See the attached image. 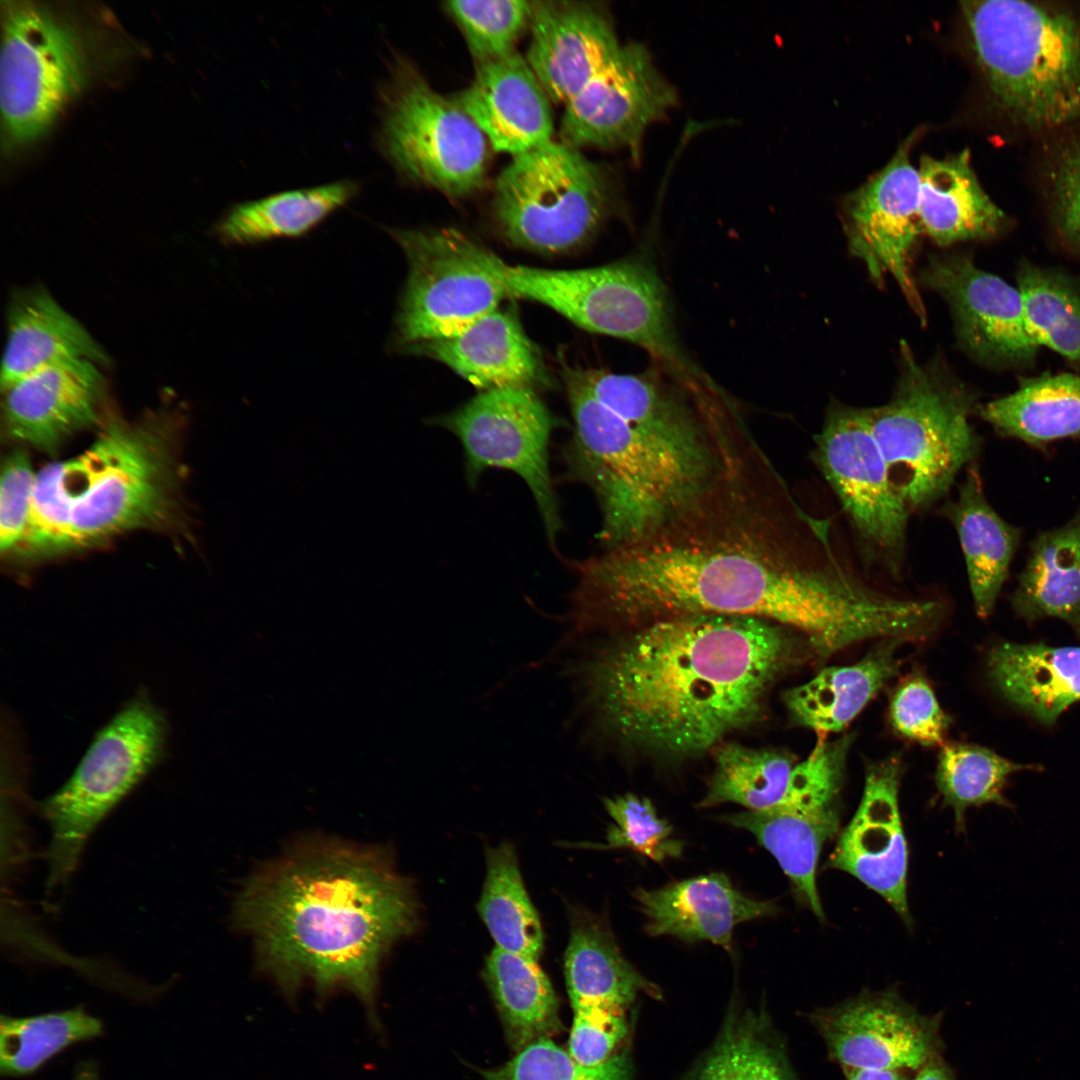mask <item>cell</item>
Instances as JSON below:
<instances>
[{"instance_id": "10", "label": "cell", "mask_w": 1080, "mask_h": 1080, "mask_svg": "<svg viewBox=\"0 0 1080 1080\" xmlns=\"http://www.w3.org/2000/svg\"><path fill=\"white\" fill-rule=\"evenodd\" d=\"M379 101L377 146L401 176L450 197L481 187L486 137L455 99L436 92L414 65L397 57Z\"/></svg>"}, {"instance_id": "41", "label": "cell", "mask_w": 1080, "mask_h": 1080, "mask_svg": "<svg viewBox=\"0 0 1080 1080\" xmlns=\"http://www.w3.org/2000/svg\"><path fill=\"white\" fill-rule=\"evenodd\" d=\"M102 1023L81 1008L0 1019V1072L7 1076L35 1072L66 1047L98 1037Z\"/></svg>"}, {"instance_id": "30", "label": "cell", "mask_w": 1080, "mask_h": 1080, "mask_svg": "<svg viewBox=\"0 0 1080 1080\" xmlns=\"http://www.w3.org/2000/svg\"><path fill=\"white\" fill-rule=\"evenodd\" d=\"M986 672L1002 698L1046 726L1080 701V647L1000 642Z\"/></svg>"}, {"instance_id": "23", "label": "cell", "mask_w": 1080, "mask_h": 1080, "mask_svg": "<svg viewBox=\"0 0 1080 1080\" xmlns=\"http://www.w3.org/2000/svg\"><path fill=\"white\" fill-rule=\"evenodd\" d=\"M96 364L85 359L59 363L2 389L7 434L50 452L94 424L103 384Z\"/></svg>"}, {"instance_id": "18", "label": "cell", "mask_w": 1080, "mask_h": 1080, "mask_svg": "<svg viewBox=\"0 0 1080 1080\" xmlns=\"http://www.w3.org/2000/svg\"><path fill=\"white\" fill-rule=\"evenodd\" d=\"M920 280L948 302L960 344L975 360L998 369L1034 363L1039 346L1018 288L960 254L931 257Z\"/></svg>"}, {"instance_id": "19", "label": "cell", "mask_w": 1080, "mask_h": 1080, "mask_svg": "<svg viewBox=\"0 0 1080 1080\" xmlns=\"http://www.w3.org/2000/svg\"><path fill=\"white\" fill-rule=\"evenodd\" d=\"M902 773L897 756L867 763L860 804L840 832L826 867L858 879L883 897L910 927L908 849L899 809Z\"/></svg>"}, {"instance_id": "2", "label": "cell", "mask_w": 1080, "mask_h": 1080, "mask_svg": "<svg viewBox=\"0 0 1080 1080\" xmlns=\"http://www.w3.org/2000/svg\"><path fill=\"white\" fill-rule=\"evenodd\" d=\"M582 670L599 729L669 762L695 759L757 723L785 672L813 655L776 622L690 614L625 628Z\"/></svg>"}, {"instance_id": "38", "label": "cell", "mask_w": 1080, "mask_h": 1080, "mask_svg": "<svg viewBox=\"0 0 1080 1080\" xmlns=\"http://www.w3.org/2000/svg\"><path fill=\"white\" fill-rule=\"evenodd\" d=\"M1016 277L1035 342L1080 366V281L1027 261L1019 265Z\"/></svg>"}, {"instance_id": "5", "label": "cell", "mask_w": 1080, "mask_h": 1080, "mask_svg": "<svg viewBox=\"0 0 1080 1080\" xmlns=\"http://www.w3.org/2000/svg\"><path fill=\"white\" fill-rule=\"evenodd\" d=\"M988 104L1035 142L1080 123V3L961 1Z\"/></svg>"}, {"instance_id": "34", "label": "cell", "mask_w": 1080, "mask_h": 1080, "mask_svg": "<svg viewBox=\"0 0 1080 1080\" xmlns=\"http://www.w3.org/2000/svg\"><path fill=\"white\" fill-rule=\"evenodd\" d=\"M359 188L358 182L345 179L238 203L220 220L216 232L230 245L299 237L347 205Z\"/></svg>"}, {"instance_id": "15", "label": "cell", "mask_w": 1080, "mask_h": 1080, "mask_svg": "<svg viewBox=\"0 0 1080 1080\" xmlns=\"http://www.w3.org/2000/svg\"><path fill=\"white\" fill-rule=\"evenodd\" d=\"M676 103L675 88L649 50L630 42L565 104L562 142L578 149L624 147L638 159L646 130Z\"/></svg>"}, {"instance_id": "32", "label": "cell", "mask_w": 1080, "mask_h": 1080, "mask_svg": "<svg viewBox=\"0 0 1080 1080\" xmlns=\"http://www.w3.org/2000/svg\"><path fill=\"white\" fill-rule=\"evenodd\" d=\"M1010 602L1028 623L1059 618L1080 637V508L1068 522L1031 541Z\"/></svg>"}, {"instance_id": "42", "label": "cell", "mask_w": 1080, "mask_h": 1080, "mask_svg": "<svg viewBox=\"0 0 1080 1080\" xmlns=\"http://www.w3.org/2000/svg\"><path fill=\"white\" fill-rule=\"evenodd\" d=\"M533 6V1L524 0H462L444 4L478 64L515 52V43L530 26Z\"/></svg>"}, {"instance_id": "20", "label": "cell", "mask_w": 1080, "mask_h": 1080, "mask_svg": "<svg viewBox=\"0 0 1080 1080\" xmlns=\"http://www.w3.org/2000/svg\"><path fill=\"white\" fill-rule=\"evenodd\" d=\"M564 973L573 1011L570 1032L578 1036H629L630 1012L640 994L662 998L660 988L623 956L607 926L590 915L573 920Z\"/></svg>"}, {"instance_id": "14", "label": "cell", "mask_w": 1080, "mask_h": 1080, "mask_svg": "<svg viewBox=\"0 0 1080 1080\" xmlns=\"http://www.w3.org/2000/svg\"><path fill=\"white\" fill-rule=\"evenodd\" d=\"M436 424L454 434L462 445L470 484L487 469L518 475L530 489L546 537L555 549L562 529L559 504L549 470V443L555 417L531 387L480 391Z\"/></svg>"}, {"instance_id": "44", "label": "cell", "mask_w": 1080, "mask_h": 1080, "mask_svg": "<svg viewBox=\"0 0 1080 1080\" xmlns=\"http://www.w3.org/2000/svg\"><path fill=\"white\" fill-rule=\"evenodd\" d=\"M604 807L614 820L607 832L609 847L630 849L659 863L681 855L683 843L671 837L672 826L648 798L627 793L604 799Z\"/></svg>"}, {"instance_id": "16", "label": "cell", "mask_w": 1080, "mask_h": 1080, "mask_svg": "<svg viewBox=\"0 0 1080 1080\" xmlns=\"http://www.w3.org/2000/svg\"><path fill=\"white\" fill-rule=\"evenodd\" d=\"M915 135L900 144L890 161L843 200L850 252L878 282L891 275L924 324L926 310L910 271V255L921 231L920 176L910 162Z\"/></svg>"}, {"instance_id": "37", "label": "cell", "mask_w": 1080, "mask_h": 1080, "mask_svg": "<svg viewBox=\"0 0 1080 1080\" xmlns=\"http://www.w3.org/2000/svg\"><path fill=\"white\" fill-rule=\"evenodd\" d=\"M713 752L715 769L701 807L732 802L762 811L787 796L798 762L789 753L733 742H723Z\"/></svg>"}, {"instance_id": "21", "label": "cell", "mask_w": 1080, "mask_h": 1080, "mask_svg": "<svg viewBox=\"0 0 1080 1080\" xmlns=\"http://www.w3.org/2000/svg\"><path fill=\"white\" fill-rule=\"evenodd\" d=\"M533 2L525 58L550 101L566 104L622 45L610 16L598 4Z\"/></svg>"}, {"instance_id": "27", "label": "cell", "mask_w": 1080, "mask_h": 1080, "mask_svg": "<svg viewBox=\"0 0 1080 1080\" xmlns=\"http://www.w3.org/2000/svg\"><path fill=\"white\" fill-rule=\"evenodd\" d=\"M918 171L921 231L936 244L988 240L1010 228V217L978 181L968 149L944 159L923 155Z\"/></svg>"}, {"instance_id": "45", "label": "cell", "mask_w": 1080, "mask_h": 1080, "mask_svg": "<svg viewBox=\"0 0 1080 1080\" xmlns=\"http://www.w3.org/2000/svg\"><path fill=\"white\" fill-rule=\"evenodd\" d=\"M734 1060L735 1080H798L784 1043L764 1010L739 1011Z\"/></svg>"}, {"instance_id": "12", "label": "cell", "mask_w": 1080, "mask_h": 1080, "mask_svg": "<svg viewBox=\"0 0 1080 1080\" xmlns=\"http://www.w3.org/2000/svg\"><path fill=\"white\" fill-rule=\"evenodd\" d=\"M408 264L395 320L404 351L453 336L498 309L510 296L503 260L454 228L390 229Z\"/></svg>"}, {"instance_id": "50", "label": "cell", "mask_w": 1080, "mask_h": 1080, "mask_svg": "<svg viewBox=\"0 0 1080 1080\" xmlns=\"http://www.w3.org/2000/svg\"><path fill=\"white\" fill-rule=\"evenodd\" d=\"M912 1080H955L940 1058L920 1068Z\"/></svg>"}, {"instance_id": "26", "label": "cell", "mask_w": 1080, "mask_h": 1080, "mask_svg": "<svg viewBox=\"0 0 1080 1080\" xmlns=\"http://www.w3.org/2000/svg\"><path fill=\"white\" fill-rule=\"evenodd\" d=\"M438 360L481 391L531 387L541 362L511 311H495L463 331L407 350Z\"/></svg>"}, {"instance_id": "25", "label": "cell", "mask_w": 1080, "mask_h": 1080, "mask_svg": "<svg viewBox=\"0 0 1080 1080\" xmlns=\"http://www.w3.org/2000/svg\"><path fill=\"white\" fill-rule=\"evenodd\" d=\"M651 936L669 935L685 942L710 941L730 950L734 928L771 916L777 907L736 889L723 873L674 882L634 893Z\"/></svg>"}, {"instance_id": "29", "label": "cell", "mask_w": 1080, "mask_h": 1080, "mask_svg": "<svg viewBox=\"0 0 1080 1080\" xmlns=\"http://www.w3.org/2000/svg\"><path fill=\"white\" fill-rule=\"evenodd\" d=\"M977 464L967 468L956 498L947 501L939 512L956 531L975 611L986 619L1009 576L1022 529L1005 521L990 505Z\"/></svg>"}, {"instance_id": "4", "label": "cell", "mask_w": 1080, "mask_h": 1080, "mask_svg": "<svg viewBox=\"0 0 1080 1080\" xmlns=\"http://www.w3.org/2000/svg\"><path fill=\"white\" fill-rule=\"evenodd\" d=\"M175 432L163 416L111 421L81 454L44 467L15 552L50 556L165 524L177 507Z\"/></svg>"}, {"instance_id": "43", "label": "cell", "mask_w": 1080, "mask_h": 1080, "mask_svg": "<svg viewBox=\"0 0 1080 1080\" xmlns=\"http://www.w3.org/2000/svg\"><path fill=\"white\" fill-rule=\"evenodd\" d=\"M486 1080H633V1062L625 1048L599 1065L575 1060L549 1037L535 1040L500 1067L483 1072Z\"/></svg>"}, {"instance_id": "22", "label": "cell", "mask_w": 1080, "mask_h": 1080, "mask_svg": "<svg viewBox=\"0 0 1080 1080\" xmlns=\"http://www.w3.org/2000/svg\"><path fill=\"white\" fill-rule=\"evenodd\" d=\"M841 791L807 784L792 790L777 806L723 817L749 831L789 878L798 902L824 919L816 871L823 846L840 832Z\"/></svg>"}, {"instance_id": "39", "label": "cell", "mask_w": 1080, "mask_h": 1080, "mask_svg": "<svg viewBox=\"0 0 1080 1080\" xmlns=\"http://www.w3.org/2000/svg\"><path fill=\"white\" fill-rule=\"evenodd\" d=\"M1035 144L1033 178L1048 226L1080 258V123Z\"/></svg>"}, {"instance_id": "40", "label": "cell", "mask_w": 1080, "mask_h": 1080, "mask_svg": "<svg viewBox=\"0 0 1080 1080\" xmlns=\"http://www.w3.org/2000/svg\"><path fill=\"white\" fill-rule=\"evenodd\" d=\"M1023 770H1040V766L1015 763L980 745L950 743L938 755L935 782L961 831L969 808L985 804L1012 808L1004 791L1011 775Z\"/></svg>"}, {"instance_id": "8", "label": "cell", "mask_w": 1080, "mask_h": 1080, "mask_svg": "<svg viewBox=\"0 0 1080 1080\" xmlns=\"http://www.w3.org/2000/svg\"><path fill=\"white\" fill-rule=\"evenodd\" d=\"M167 736L164 712L144 691L97 731L69 779L41 803L51 831L48 888L70 879L95 828L162 760Z\"/></svg>"}, {"instance_id": "11", "label": "cell", "mask_w": 1080, "mask_h": 1080, "mask_svg": "<svg viewBox=\"0 0 1080 1080\" xmlns=\"http://www.w3.org/2000/svg\"><path fill=\"white\" fill-rule=\"evenodd\" d=\"M91 71L87 38L72 21L40 3L3 2L0 105L8 146L43 136Z\"/></svg>"}, {"instance_id": "48", "label": "cell", "mask_w": 1080, "mask_h": 1080, "mask_svg": "<svg viewBox=\"0 0 1080 1080\" xmlns=\"http://www.w3.org/2000/svg\"><path fill=\"white\" fill-rule=\"evenodd\" d=\"M739 1011L733 1001L712 1045L683 1080H735L734 1040Z\"/></svg>"}, {"instance_id": "7", "label": "cell", "mask_w": 1080, "mask_h": 1080, "mask_svg": "<svg viewBox=\"0 0 1080 1080\" xmlns=\"http://www.w3.org/2000/svg\"><path fill=\"white\" fill-rule=\"evenodd\" d=\"M501 274L510 296L537 301L582 329L642 347L688 388L703 379L679 346L666 288L646 259L574 270L503 261Z\"/></svg>"}, {"instance_id": "28", "label": "cell", "mask_w": 1080, "mask_h": 1080, "mask_svg": "<svg viewBox=\"0 0 1080 1080\" xmlns=\"http://www.w3.org/2000/svg\"><path fill=\"white\" fill-rule=\"evenodd\" d=\"M106 362L88 331L45 290L17 294L8 310L1 390L36 371L72 360Z\"/></svg>"}, {"instance_id": "47", "label": "cell", "mask_w": 1080, "mask_h": 1080, "mask_svg": "<svg viewBox=\"0 0 1080 1080\" xmlns=\"http://www.w3.org/2000/svg\"><path fill=\"white\" fill-rule=\"evenodd\" d=\"M37 473L23 451H14L2 463L0 484V549L15 552L26 533Z\"/></svg>"}, {"instance_id": "9", "label": "cell", "mask_w": 1080, "mask_h": 1080, "mask_svg": "<svg viewBox=\"0 0 1080 1080\" xmlns=\"http://www.w3.org/2000/svg\"><path fill=\"white\" fill-rule=\"evenodd\" d=\"M615 201L604 168L578 148L552 140L513 157L496 180L493 208L512 244L558 254L591 240Z\"/></svg>"}, {"instance_id": "36", "label": "cell", "mask_w": 1080, "mask_h": 1080, "mask_svg": "<svg viewBox=\"0 0 1080 1080\" xmlns=\"http://www.w3.org/2000/svg\"><path fill=\"white\" fill-rule=\"evenodd\" d=\"M477 909L496 947L537 960L540 919L525 889L515 849L503 842L486 851V876Z\"/></svg>"}, {"instance_id": "46", "label": "cell", "mask_w": 1080, "mask_h": 1080, "mask_svg": "<svg viewBox=\"0 0 1080 1080\" xmlns=\"http://www.w3.org/2000/svg\"><path fill=\"white\" fill-rule=\"evenodd\" d=\"M889 718L898 734L924 746H943L950 725L932 687L919 675L899 684L890 700Z\"/></svg>"}, {"instance_id": "17", "label": "cell", "mask_w": 1080, "mask_h": 1080, "mask_svg": "<svg viewBox=\"0 0 1080 1080\" xmlns=\"http://www.w3.org/2000/svg\"><path fill=\"white\" fill-rule=\"evenodd\" d=\"M810 1019L843 1069L919 1070L942 1047L939 1016L920 1013L896 990L862 992Z\"/></svg>"}, {"instance_id": "33", "label": "cell", "mask_w": 1080, "mask_h": 1080, "mask_svg": "<svg viewBox=\"0 0 1080 1080\" xmlns=\"http://www.w3.org/2000/svg\"><path fill=\"white\" fill-rule=\"evenodd\" d=\"M976 414L1002 437L1036 448L1080 436V376L1044 373L1020 378L1018 388L979 404Z\"/></svg>"}, {"instance_id": "6", "label": "cell", "mask_w": 1080, "mask_h": 1080, "mask_svg": "<svg viewBox=\"0 0 1080 1080\" xmlns=\"http://www.w3.org/2000/svg\"><path fill=\"white\" fill-rule=\"evenodd\" d=\"M978 405L976 395L943 366L919 364L901 343V373L892 398L865 412L911 514L943 499L958 474L976 463L983 440L970 417Z\"/></svg>"}, {"instance_id": "3", "label": "cell", "mask_w": 1080, "mask_h": 1080, "mask_svg": "<svg viewBox=\"0 0 1080 1080\" xmlns=\"http://www.w3.org/2000/svg\"><path fill=\"white\" fill-rule=\"evenodd\" d=\"M233 921L287 996L307 981L320 995L346 988L376 1020L380 964L416 930L418 903L383 848L316 839L252 875Z\"/></svg>"}, {"instance_id": "51", "label": "cell", "mask_w": 1080, "mask_h": 1080, "mask_svg": "<svg viewBox=\"0 0 1080 1080\" xmlns=\"http://www.w3.org/2000/svg\"><path fill=\"white\" fill-rule=\"evenodd\" d=\"M73 1080H99L96 1065L90 1062L80 1064L75 1071Z\"/></svg>"}, {"instance_id": "24", "label": "cell", "mask_w": 1080, "mask_h": 1080, "mask_svg": "<svg viewBox=\"0 0 1080 1080\" xmlns=\"http://www.w3.org/2000/svg\"><path fill=\"white\" fill-rule=\"evenodd\" d=\"M454 99L497 152L514 157L552 141L551 101L517 52L478 64Z\"/></svg>"}, {"instance_id": "35", "label": "cell", "mask_w": 1080, "mask_h": 1080, "mask_svg": "<svg viewBox=\"0 0 1080 1080\" xmlns=\"http://www.w3.org/2000/svg\"><path fill=\"white\" fill-rule=\"evenodd\" d=\"M485 976L516 1052L558 1031L557 998L537 960L495 947Z\"/></svg>"}, {"instance_id": "31", "label": "cell", "mask_w": 1080, "mask_h": 1080, "mask_svg": "<svg viewBox=\"0 0 1080 1080\" xmlns=\"http://www.w3.org/2000/svg\"><path fill=\"white\" fill-rule=\"evenodd\" d=\"M901 640H883L862 659L823 668L809 681L784 693L791 719L818 738L841 732L899 672Z\"/></svg>"}, {"instance_id": "13", "label": "cell", "mask_w": 1080, "mask_h": 1080, "mask_svg": "<svg viewBox=\"0 0 1080 1080\" xmlns=\"http://www.w3.org/2000/svg\"><path fill=\"white\" fill-rule=\"evenodd\" d=\"M812 458L835 493L870 563L897 576L904 564L909 512L893 485L865 408L829 407Z\"/></svg>"}, {"instance_id": "1", "label": "cell", "mask_w": 1080, "mask_h": 1080, "mask_svg": "<svg viewBox=\"0 0 1080 1080\" xmlns=\"http://www.w3.org/2000/svg\"><path fill=\"white\" fill-rule=\"evenodd\" d=\"M763 483L732 486L680 521L575 561L582 625L623 628L690 614L767 619L810 643L843 624L849 586L838 560L788 537Z\"/></svg>"}, {"instance_id": "49", "label": "cell", "mask_w": 1080, "mask_h": 1080, "mask_svg": "<svg viewBox=\"0 0 1080 1080\" xmlns=\"http://www.w3.org/2000/svg\"><path fill=\"white\" fill-rule=\"evenodd\" d=\"M846 1080H908L902 1071L844 1069Z\"/></svg>"}]
</instances>
